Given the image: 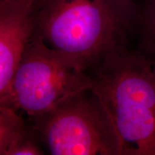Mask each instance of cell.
Segmentation results:
<instances>
[{"instance_id": "cell-1", "label": "cell", "mask_w": 155, "mask_h": 155, "mask_svg": "<svg viewBox=\"0 0 155 155\" xmlns=\"http://www.w3.org/2000/svg\"><path fill=\"white\" fill-rule=\"evenodd\" d=\"M140 18L134 0H43L37 32L50 48L76 58L88 71L131 47Z\"/></svg>"}, {"instance_id": "cell-2", "label": "cell", "mask_w": 155, "mask_h": 155, "mask_svg": "<svg viewBox=\"0 0 155 155\" xmlns=\"http://www.w3.org/2000/svg\"><path fill=\"white\" fill-rule=\"evenodd\" d=\"M88 72L115 127L121 155H155V57L131 47Z\"/></svg>"}, {"instance_id": "cell-3", "label": "cell", "mask_w": 155, "mask_h": 155, "mask_svg": "<svg viewBox=\"0 0 155 155\" xmlns=\"http://www.w3.org/2000/svg\"><path fill=\"white\" fill-rule=\"evenodd\" d=\"M30 124L53 155H121L111 117L92 88L71 95Z\"/></svg>"}, {"instance_id": "cell-4", "label": "cell", "mask_w": 155, "mask_h": 155, "mask_svg": "<svg viewBox=\"0 0 155 155\" xmlns=\"http://www.w3.org/2000/svg\"><path fill=\"white\" fill-rule=\"evenodd\" d=\"M92 87L91 77L83 64L68 53L50 48L36 31L13 77L12 106L32 118Z\"/></svg>"}, {"instance_id": "cell-5", "label": "cell", "mask_w": 155, "mask_h": 155, "mask_svg": "<svg viewBox=\"0 0 155 155\" xmlns=\"http://www.w3.org/2000/svg\"><path fill=\"white\" fill-rule=\"evenodd\" d=\"M39 0H0V106L13 108L12 83L37 31Z\"/></svg>"}, {"instance_id": "cell-6", "label": "cell", "mask_w": 155, "mask_h": 155, "mask_svg": "<svg viewBox=\"0 0 155 155\" xmlns=\"http://www.w3.org/2000/svg\"><path fill=\"white\" fill-rule=\"evenodd\" d=\"M45 154L38 134L14 108L0 106V154Z\"/></svg>"}, {"instance_id": "cell-7", "label": "cell", "mask_w": 155, "mask_h": 155, "mask_svg": "<svg viewBox=\"0 0 155 155\" xmlns=\"http://www.w3.org/2000/svg\"><path fill=\"white\" fill-rule=\"evenodd\" d=\"M140 8V25L137 48L155 57V0H143Z\"/></svg>"}, {"instance_id": "cell-8", "label": "cell", "mask_w": 155, "mask_h": 155, "mask_svg": "<svg viewBox=\"0 0 155 155\" xmlns=\"http://www.w3.org/2000/svg\"><path fill=\"white\" fill-rule=\"evenodd\" d=\"M42 1H43V0H39V2H40V4H41V2H42Z\"/></svg>"}]
</instances>
